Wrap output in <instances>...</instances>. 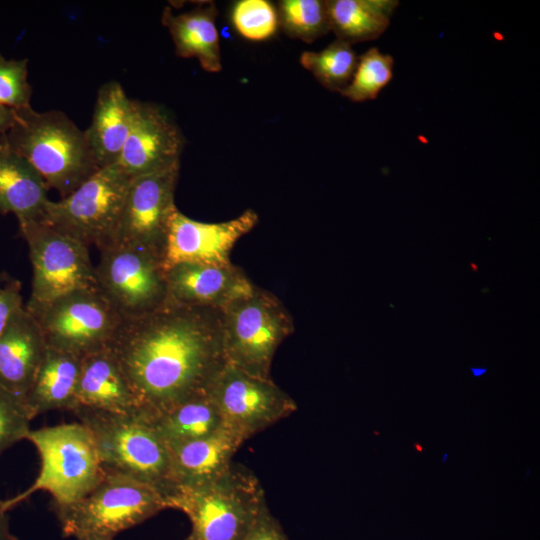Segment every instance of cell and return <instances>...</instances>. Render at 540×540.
Wrapping results in <instances>:
<instances>
[{"mask_svg": "<svg viewBox=\"0 0 540 540\" xmlns=\"http://www.w3.org/2000/svg\"><path fill=\"white\" fill-rule=\"evenodd\" d=\"M109 348L134 395L139 415L148 421L207 394L227 363L221 309L168 301L151 313L122 319Z\"/></svg>", "mask_w": 540, "mask_h": 540, "instance_id": "1", "label": "cell"}, {"mask_svg": "<svg viewBox=\"0 0 540 540\" xmlns=\"http://www.w3.org/2000/svg\"><path fill=\"white\" fill-rule=\"evenodd\" d=\"M16 112L17 120L5 134L7 142L61 198L99 170L85 132L64 112L32 107Z\"/></svg>", "mask_w": 540, "mask_h": 540, "instance_id": "2", "label": "cell"}, {"mask_svg": "<svg viewBox=\"0 0 540 540\" xmlns=\"http://www.w3.org/2000/svg\"><path fill=\"white\" fill-rule=\"evenodd\" d=\"M165 500L191 522L184 540H244L266 502L258 478L234 462L210 481L178 485Z\"/></svg>", "mask_w": 540, "mask_h": 540, "instance_id": "3", "label": "cell"}, {"mask_svg": "<svg viewBox=\"0 0 540 540\" xmlns=\"http://www.w3.org/2000/svg\"><path fill=\"white\" fill-rule=\"evenodd\" d=\"M72 412L91 433L104 471L150 485L165 498L177 487L170 449L148 420L84 407Z\"/></svg>", "mask_w": 540, "mask_h": 540, "instance_id": "4", "label": "cell"}, {"mask_svg": "<svg viewBox=\"0 0 540 540\" xmlns=\"http://www.w3.org/2000/svg\"><path fill=\"white\" fill-rule=\"evenodd\" d=\"M26 440L39 453V474L27 489L2 500L6 511L40 490L53 497L54 508L72 504L89 493L104 476L94 439L79 422L30 429Z\"/></svg>", "mask_w": 540, "mask_h": 540, "instance_id": "5", "label": "cell"}, {"mask_svg": "<svg viewBox=\"0 0 540 540\" xmlns=\"http://www.w3.org/2000/svg\"><path fill=\"white\" fill-rule=\"evenodd\" d=\"M221 311L226 362L251 376L271 379L275 352L294 332L288 310L274 294L253 285Z\"/></svg>", "mask_w": 540, "mask_h": 540, "instance_id": "6", "label": "cell"}, {"mask_svg": "<svg viewBox=\"0 0 540 540\" xmlns=\"http://www.w3.org/2000/svg\"><path fill=\"white\" fill-rule=\"evenodd\" d=\"M98 484L80 500L54 511L66 537H114L166 509L161 492L150 485L104 471Z\"/></svg>", "mask_w": 540, "mask_h": 540, "instance_id": "7", "label": "cell"}, {"mask_svg": "<svg viewBox=\"0 0 540 540\" xmlns=\"http://www.w3.org/2000/svg\"><path fill=\"white\" fill-rule=\"evenodd\" d=\"M130 181L118 163L101 168L66 197L49 199L40 220L100 249L112 242Z\"/></svg>", "mask_w": 540, "mask_h": 540, "instance_id": "8", "label": "cell"}, {"mask_svg": "<svg viewBox=\"0 0 540 540\" xmlns=\"http://www.w3.org/2000/svg\"><path fill=\"white\" fill-rule=\"evenodd\" d=\"M25 308L37 321L47 347L82 357L108 348L122 322L97 287L74 290Z\"/></svg>", "mask_w": 540, "mask_h": 540, "instance_id": "9", "label": "cell"}, {"mask_svg": "<svg viewBox=\"0 0 540 540\" xmlns=\"http://www.w3.org/2000/svg\"><path fill=\"white\" fill-rule=\"evenodd\" d=\"M98 250L96 287L122 319L151 313L167 303L160 255L142 247L114 243Z\"/></svg>", "mask_w": 540, "mask_h": 540, "instance_id": "10", "label": "cell"}, {"mask_svg": "<svg viewBox=\"0 0 540 540\" xmlns=\"http://www.w3.org/2000/svg\"><path fill=\"white\" fill-rule=\"evenodd\" d=\"M32 265V287L25 307L45 304L78 289L96 287L88 246L41 220L19 222Z\"/></svg>", "mask_w": 540, "mask_h": 540, "instance_id": "11", "label": "cell"}, {"mask_svg": "<svg viewBox=\"0 0 540 540\" xmlns=\"http://www.w3.org/2000/svg\"><path fill=\"white\" fill-rule=\"evenodd\" d=\"M224 426L243 441L288 417L296 402L272 379H262L226 365L208 390Z\"/></svg>", "mask_w": 540, "mask_h": 540, "instance_id": "12", "label": "cell"}, {"mask_svg": "<svg viewBox=\"0 0 540 540\" xmlns=\"http://www.w3.org/2000/svg\"><path fill=\"white\" fill-rule=\"evenodd\" d=\"M179 171L176 165L131 179L110 244L142 247L163 259Z\"/></svg>", "mask_w": 540, "mask_h": 540, "instance_id": "13", "label": "cell"}, {"mask_svg": "<svg viewBox=\"0 0 540 540\" xmlns=\"http://www.w3.org/2000/svg\"><path fill=\"white\" fill-rule=\"evenodd\" d=\"M258 214L247 209L239 216L218 223L194 220L178 209L170 218L163 266L166 270L181 262L230 266V253L236 242L258 223Z\"/></svg>", "mask_w": 540, "mask_h": 540, "instance_id": "14", "label": "cell"}, {"mask_svg": "<svg viewBox=\"0 0 540 540\" xmlns=\"http://www.w3.org/2000/svg\"><path fill=\"white\" fill-rule=\"evenodd\" d=\"M184 139L166 110L133 100L132 124L118 165L131 178L180 165Z\"/></svg>", "mask_w": 540, "mask_h": 540, "instance_id": "15", "label": "cell"}, {"mask_svg": "<svg viewBox=\"0 0 540 540\" xmlns=\"http://www.w3.org/2000/svg\"><path fill=\"white\" fill-rule=\"evenodd\" d=\"M168 302L190 307L222 309L248 292L253 283L235 265L181 262L165 270Z\"/></svg>", "mask_w": 540, "mask_h": 540, "instance_id": "16", "label": "cell"}, {"mask_svg": "<svg viewBox=\"0 0 540 540\" xmlns=\"http://www.w3.org/2000/svg\"><path fill=\"white\" fill-rule=\"evenodd\" d=\"M46 347L37 321L24 305L0 336V386L25 403Z\"/></svg>", "mask_w": 540, "mask_h": 540, "instance_id": "17", "label": "cell"}, {"mask_svg": "<svg viewBox=\"0 0 540 540\" xmlns=\"http://www.w3.org/2000/svg\"><path fill=\"white\" fill-rule=\"evenodd\" d=\"M133 117V100L115 80L101 85L91 117L84 130L99 169L118 163Z\"/></svg>", "mask_w": 540, "mask_h": 540, "instance_id": "18", "label": "cell"}, {"mask_svg": "<svg viewBox=\"0 0 540 540\" xmlns=\"http://www.w3.org/2000/svg\"><path fill=\"white\" fill-rule=\"evenodd\" d=\"M76 407L139 414L134 395L109 347L82 357Z\"/></svg>", "mask_w": 540, "mask_h": 540, "instance_id": "19", "label": "cell"}, {"mask_svg": "<svg viewBox=\"0 0 540 540\" xmlns=\"http://www.w3.org/2000/svg\"><path fill=\"white\" fill-rule=\"evenodd\" d=\"M48 186L36 169L0 135V214L19 222L40 220L49 200Z\"/></svg>", "mask_w": 540, "mask_h": 540, "instance_id": "20", "label": "cell"}, {"mask_svg": "<svg viewBox=\"0 0 540 540\" xmlns=\"http://www.w3.org/2000/svg\"><path fill=\"white\" fill-rule=\"evenodd\" d=\"M216 17L217 9L211 2L180 14H173L166 7L161 18L171 36L176 55L195 58L201 68L210 73L222 69Z\"/></svg>", "mask_w": 540, "mask_h": 540, "instance_id": "21", "label": "cell"}, {"mask_svg": "<svg viewBox=\"0 0 540 540\" xmlns=\"http://www.w3.org/2000/svg\"><path fill=\"white\" fill-rule=\"evenodd\" d=\"M243 442L224 426L205 437L168 445L177 486L204 483L222 475Z\"/></svg>", "mask_w": 540, "mask_h": 540, "instance_id": "22", "label": "cell"}, {"mask_svg": "<svg viewBox=\"0 0 540 540\" xmlns=\"http://www.w3.org/2000/svg\"><path fill=\"white\" fill-rule=\"evenodd\" d=\"M81 361L82 356L46 347L25 399L32 419L51 410L74 408Z\"/></svg>", "mask_w": 540, "mask_h": 540, "instance_id": "23", "label": "cell"}, {"mask_svg": "<svg viewBox=\"0 0 540 540\" xmlns=\"http://www.w3.org/2000/svg\"><path fill=\"white\" fill-rule=\"evenodd\" d=\"M330 30L353 45L382 35L399 2L395 0H327Z\"/></svg>", "mask_w": 540, "mask_h": 540, "instance_id": "24", "label": "cell"}, {"mask_svg": "<svg viewBox=\"0 0 540 540\" xmlns=\"http://www.w3.org/2000/svg\"><path fill=\"white\" fill-rule=\"evenodd\" d=\"M149 422L167 445L205 437L224 427L208 393L188 399Z\"/></svg>", "mask_w": 540, "mask_h": 540, "instance_id": "25", "label": "cell"}, {"mask_svg": "<svg viewBox=\"0 0 540 540\" xmlns=\"http://www.w3.org/2000/svg\"><path fill=\"white\" fill-rule=\"evenodd\" d=\"M357 61L352 46L337 39L320 51H304L299 57L301 66L324 88L339 93L350 83Z\"/></svg>", "mask_w": 540, "mask_h": 540, "instance_id": "26", "label": "cell"}, {"mask_svg": "<svg viewBox=\"0 0 540 540\" xmlns=\"http://www.w3.org/2000/svg\"><path fill=\"white\" fill-rule=\"evenodd\" d=\"M276 9L279 27L293 39L312 43L331 31L324 0H281Z\"/></svg>", "mask_w": 540, "mask_h": 540, "instance_id": "27", "label": "cell"}, {"mask_svg": "<svg viewBox=\"0 0 540 540\" xmlns=\"http://www.w3.org/2000/svg\"><path fill=\"white\" fill-rule=\"evenodd\" d=\"M394 60L389 54L372 47L358 57L350 83L341 95L353 102L377 98L380 91L393 78Z\"/></svg>", "mask_w": 540, "mask_h": 540, "instance_id": "28", "label": "cell"}, {"mask_svg": "<svg viewBox=\"0 0 540 540\" xmlns=\"http://www.w3.org/2000/svg\"><path fill=\"white\" fill-rule=\"evenodd\" d=\"M231 21L243 38L264 41L271 38L279 28L276 6L266 0H240L231 11Z\"/></svg>", "mask_w": 540, "mask_h": 540, "instance_id": "29", "label": "cell"}, {"mask_svg": "<svg viewBox=\"0 0 540 540\" xmlns=\"http://www.w3.org/2000/svg\"><path fill=\"white\" fill-rule=\"evenodd\" d=\"M28 59H7L0 53V105L16 111L31 108Z\"/></svg>", "mask_w": 540, "mask_h": 540, "instance_id": "30", "label": "cell"}, {"mask_svg": "<svg viewBox=\"0 0 540 540\" xmlns=\"http://www.w3.org/2000/svg\"><path fill=\"white\" fill-rule=\"evenodd\" d=\"M32 417L25 403L0 386V455L26 439Z\"/></svg>", "mask_w": 540, "mask_h": 540, "instance_id": "31", "label": "cell"}, {"mask_svg": "<svg viewBox=\"0 0 540 540\" xmlns=\"http://www.w3.org/2000/svg\"><path fill=\"white\" fill-rule=\"evenodd\" d=\"M244 540H289L265 502Z\"/></svg>", "mask_w": 540, "mask_h": 540, "instance_id": "32", "label": "cell"}, {"mask_svg": "<svg viewBox=\"0 0 540 540\" xmlns=\"http://www.w3.org/2000/svg\"><path fill=\"white\" fill-rule=\"evenodd\" d=\"M23 306L19 281L10 280L4 285H0V336L14 314Z\"/></svg>", "mask_w": 540, "mask_h": 540, "instance_id": "33", "label": "cell"}, {"mask_svg": "<svg viewBox=\"0 0 540 540\" xmlns=\"http://www.w3.org/2000/svg\"><path fill=\"white\" fill-rule=\"evenodd\" d=\"M16 120V110L0 105V135L6 134L13 127Z\"/></svg>", "mask_w": 540, "mask_h": 540, "instance_id": "34", "label": "cell"}, {"mask_svg": "<svg viewBox=\"0 0 540 540\" xmlns=\"http://www.w3.org/2000/svg\"><path fill=\"white\" fill-rule=\"evenodd\" d=\"M0 540H18L9 528L7 511L4 509L2 500L0 499Z\"/></svg>", "mask_w": 540, "mask_h": 540, "instance_id": "35", "label": "cell"}, {"mask_svg": "<svg viewBox=\"0 0 540 540\" xmlns=\"http://www.w3.org/2000/svg\"><path fill=\"white\" fill-rule=\"evenodd\" d=\"M76 540H113V537L104 535H84L77 537Z\"/></svg>", "mask_w": 540, "mask_h": 540, "instance_id": "36", "label": "cell"}, {"mask_svg": "<svg viewBox=\"0 0 540 540\" xmlns=\"http://www.w3.org/2000/svg\"><path fill=\"white\" fill-rule=\"evenodd\" d=\"M4 280V278L2 277V275L0 274V285H1V281Z\"/></svg>", "mask_w": 540, "mask_h": 540, "instance_id": "37", "label": "cell"}]
</instances>
